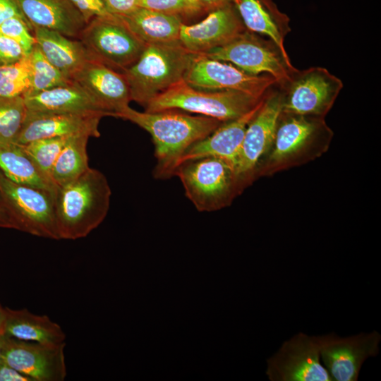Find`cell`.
<instances>
[{"label":"cell","mask_w":381,"mask_h":381,"mask_svg":"<svg viewBox=\"0 0 381 381\" xmlns=\"http://www.w3.org/2000/svg\"><path fill=\"white\" fill-rule=\"evenodd\" d=\"M26 112L23 97H0V142L16 143Z\"/></svg>","instance_id":"cell-30"},{"label":"cell","mask_w":381,"mask_h":381,"mask_svg":"<svg viewBox=\"0 0 381 381\" xmlns=\"http://www.w3.org/2000/svg\"><path fill=\"white\" fill-rule=\"evenodd\" d=\"M272 87L266 93L260 108L246 128L235 169L238 179L250 174L260 157L274 143L282 111V102L279 87L277 90H271Z\"/></svg>","instance_id":"cell-14"},{"label":"cell","mask_w":381,"mask_h":381,"mask_svg":"<svg viewBox=\"0 0 381 381\" xmlns=\"http://www.w3.org/2000/svg\"><path fill=\"white\" fill-rule=\"evenodd\" d=\"M12 17L25 18L14 0H0V25Z\"/></svg>","instance_id":"cell-38"},{"label":"cell","mask_w":381,"mask_h":381,"mask_svg":"<svg viewBox=\"0 0 381 381\" xmlns=\"http://www.w3.org/2000/svg\"><path fill=\"white\" fill-rule=\"evenodd\" d=\"M30 79L29 55L16 63L0 65V97H24L30 88Z\"/></svg>","instance_id":"cell-29"},{"label":"cell","mask_w":381,"mask_h":381,"mask_svg":"<svg viewBox=\"0 0 381 381\" xmlns=\"http://www.w3.org/2000/svg\"><path fill=\"white\" fill-rule=\"evenodd\" d=\"M82 15L85 23L97 16H108L110 13L102 0H70Z\"/></svg>","instance_id":"cell-35"},{"label":"cell","mask_w":381,"mask_h":381,"mask_svg":"<svg viewBox=\"0 0 381 381\" xmlns=\"http://www.w3.org/2000/svg\"><path fill=\"white\" fill-rule=\"evenodd\" d=\"M111 197L105 175L90 167L75 181L58 187L54 213L59 239L86 237L105 219Z\"/></svg>","instance_id":"cell-2"},{"label":"cell","mask_w":381,"mask_h":381,"mask_svg":"<svg viewBox=\"0 0 381 381\" xmlns=\"http://www.w3.org/2000/svg\"><path fill=\"white\" fill-rule=\"evenodd\" d=\"M202 54L229 62L253 75H269L276 80L277 85L284 84L295 68L272 41L247 30L227 44Z\"/></svg>","instance_id":"cell-9"},{"label":"cell","mask_w":381,"mask_h":381,"mask_svg":"<svg viewBox=\"0 0 381 381\" xmlns=\"http://www.w3.org/2000/svg\"><path fill=\"white\" fill-rule=\"evenodd\" d=\"M0 195L14 229L59 240L54 213V193L16 183L0 171Z\"/></svg>","instance_id":"cell-6"},{"label":"cell","mask_w":381,"mask_h":381,"mask_svg":"<svg viewBox=\"0 0 381 381\" xmlns=\"http://www.w3.org/2000/svg\"><path fill=\"white\" fill-rule=\"evenodd\" d=\"M116 16L146 44L179 42L181 17L141 7Z\"/></svg>","instance_id":"cell-24"},{"label":"cell","mask_w":381,"mask_h":381,"mask_svg":"<svg viewBox=\"0 0 381 381\" xmlns=\"http://www.w3.org/2000/svg\"><path fill=\"white\" fill-rule=\"evenodd\" d=\"M190 5L198 12H201V9L197 2V0H187Z\"/></svg>","instance_id":"cell-42"},{"label":"cell","mask_w":381,"mask_h":381,"mask_svg":"<svg viewBox=\"0 0 381 381\" xmlns=\"http://www.w3.org/2000/svg\"><path fill=\"white\" fill-rule=\"evenodd\" d=\"M277 86L282 95V113L306 116L325 113L343 88V83L327 69L313 66L294 68L289 79Z\"/></svg>","instance_id":"cell-8"},{"label":"cell","mask_w":381,"mask_h":381,"mask_svg":"<svg viewBox=\"0 0 381 381\" xmlns=\"http://www.w3.org/2000/svg\"><path fill=\"white\" fill-rule=\"evenodd\" d=\"M78 40L92 59L121 73L138 59L147 45L113 14L91 19Z\"/></svg>","instance_id":"cell-5"},{"label":"cell","mask_w":381,"mask_h":381,"mask_svg":"<svg viewBox=\"0 0 381 381\" xmlns=\"http://www.w3.org/2000/svg\"><path fill=\"white\" fill-rule=\"evenodd\" d=\"M264 97L244 115L223 122L210 135L191 145L181 158L178 167L187 161L214 157L226 162L235 171L246 128L260 108Z\"/></svg>","instance_id":"cell-18"},{"label":"cell","mask_w":381,"mask_h":381,"mask_svg":"<svg viewBox=\"0 0 381 381\" xmlns=\"http://www.w3.org/2000/svg\"><path fill=\"white\" fill-rule=\"evenodd\" d=\"M29 56L31 65L30 85L24 97L66 85L72 81L46 59L37 44Z\"/></svg>","instance_id":"cell-28"},{"label":"cell","mask_w":381,"mask_h":381,"mask_svg":"<svg viewBox=\"0 0 381 381\" xmlns=\"http://www.w3.org/2000/svg\"><path fill=\"white\" fill-rule=\"evenodd\" d=\"M6 336L0 333V361L1 360Z\"/></svg>","instance_id":"cell-41"},{"label":"cell","mask_w":381,"mask_h":381,"mask_svg":"<svg viewBox=\"0 0 381 381\" xmlns=\"http://www.w3.org/2000/svg\"><path fill=\"white\" fill-rule=\"evenodd\" d=\"M107 11L116 16L130 13L139 6V0H102Z\"/></svg>","instance_id":"cell-36"},{"label":"cell","mask_w":381,"mask_h":381,"mask_svg":"<svg viewBox=\"0 0 381 381\" xmlns=\"http://www.w3.org/2000/svg\"><path fill=\"white\" fill-rule=\"evenodd\" d=\"M2 334L11 338L42 344H61L66 334L47 315L33 314L27 309L4 308Z\"/></svg>","instance_id":"cell-23"},{"label":"cell","mask_w":381,"mask_h":381,"mask_svg":"<svg viewBox=\"0 0 381 381\" xmlns=\"http://www.w3.org/2000/svg\"><path fill=\"white\" fill-rule=\"evenodd\" d=\"M246 30L231 2L208 12L205 18L195 24L183 23L179 41L190 52L205 54L227 44Z\"/></svg>","instance_id":"cell-15"},{"label":"cell","mask_w":381,"mask_h":381,"mask_svg":"<svg viewBox=\"0 0 381 381\" xmlns=\"http://www.w3.org/2000/svg\"><path fill=\"white\" fill-rule=\"evenodd\" d=\"M263 97L236 90H198L182 80L152 99L145 111L182 110L226 122L253 109Z\"/></svg>","instance_id":"cell-4"},{"label":"cell","mask_w":381,"mask_h":381,"mask_svg":"<svg viewBox=\"0 0 381 381\" xmlns=\"http://www.w3.org/2000/svg\"><path fill=\"white\" fill-rule=\"evenodd\" d=\"M104 116L102 114H40L27 111L16 143L25 145L39 139L76 134L98 138L99 121Z\"/></svg>","instance_id":"cell-17"},{"label":"cell","mask_w":381,"mask_h":381,"mask_svg":"<svg viewBox=\"0 0 381 381\" xmlns=\"http://www.w3.org/2000/svg\"><path fill=\"white\" fill-rule=\"evenodd\" d=\"M65 346V342L42 344L6 336L1 359L33 381H63Z\"/></svg>","instance_id":"cell-13"},{"label":"cell","mask_w":381,"mask_h":381,"mask_svg":"<svg viewBox=\"0 0 381 381\" xmlns=\"http://www.w3.org/2000/svg\"><path fill=\"white\" fill-rule=\"evenodd\" d=\"M0 381H33V380L12 368L1 359L0 361Z\"/></svg>","instance_id":"cell-37"},{"label":"cell","mask_w":381,"mask_h":381,"mask_svg":"<svg viewBox=\"0 0 381 381\" xmlns=\"http://www.w3.org/2000/svg\"><path fill=\"white\" fill-rule=\"evenodd\" d=\"M114 117L130 121L150 134L156 158L153 175L157 179L174 176L186 151L223 123L214 118L192 116L175 109L141 112L129 106Z\"/></svg>","instance_id":"cell-1"},{"label":"cell","mask_w":381,"mask_h":381,"mask_svg":"<svg viewBox=\"0 0 381 381\" xmlns=\"http://www.w3.org/2000/svg\"><path fill=\"white\" fill-rule=\"evenodd\" d=\"M271 381H332L320 363L318 337L299 332L285 341L267 361Z\"/></svg>","instance_id":"cell-11"},{"label":"cell","mask_w":381,"mask_h":381,"mask_svg":"<svg viewBox=\"0 0 381 381\" xmlns=\"http://www.w3.org/2000/svg\"><path fill=\"white\" fill-rule=\"evenodd\" d=\"M320 357L332 380L356 381L363 362L379 353V332L340 337L334 333L318 336Z\"/></svg>","instance_id":"cell-12"},{"label":"cell","mask_w":381,"mask_h":381,"mask_svg":"<svg viewBox=\"0 0 381 381\" xmlns=\"http://www.w3.org/2000/svg\"><path fill=\"white\" fill-rule=\"evenodd\" d=\"M33 30L28 22L22 17H12L4 20L0 25V33L18 42L23 49L27 56L30 55L37 42Z\"/></svg>","instance_id":"cell-32"},{"label":"cell","mask_w":381,"mask_h":381,"mask_svg":"<svg viewBox=\"0 0 381 381\" xmlns=\"http://www.w3.org/2000/svg\"><path fill=\"white\" fill-rule=\"evenodd\" d=\"M70 136L39 139L23 145L40 171L52 183L53 167Z\"/></svg>","instance_id":"cell-31"},{"label":"cell","mask_w":381,"mask_h":381,"mask_svg":"<svg viewBox=\"0 0 381 381\" xmlns=\"http://www.w3.org/2000/svg\"><path fill=\"white\" fill-rule=\"evenodd\" d=\"M72 80L85 89L109 116H114L128 107L131 101L123 73L96 59H88Z\"/></svg>","instance_id":"cell-16"},{"label":"cell","mask_w":381,"mask_h":381,"mask_svg":"<svg viewBox=\"0 0 381 381\" xmlns=\"http://www.w3.org/2000/svg\"><path fill=\"white\" fill-rule=\"evenodd\" d=\"M27 111L40 114H102L109 116L76 82L24 97Z\"/></svg>","instance_id":"cell-21"},{"label":"cell","mask_w":381,"mask_h":381,"mask_svg":"<svg viewBox=\"0 0 381 381\" xmlns=\"http://www.w3.org/2000/svg\"><path fill=\"white\" fill-rule=\"evenodd\" d=\"M87 134L71 135L60 152L52 169V180L56 188L71 183L89 168Z\"/></svg>","instance_id":"cell-26"},{"label":"cell","mask_w":381,"mask_h":381,"mask_svg":"<svg viewBox=\"0 0 381 381\" xmlns=\"http://www.w3.org/2000/svg\"><path fill=\"white\" fill-rule=\"evenodd\" d=\"M291 116L277 124L274 148L270 158L282 160L301 149L313 135L317 125L305 116L289 114Z\"/></svg>","instance_id":"cell-27"},{"label":"cell","mask_w":381,"mask_h":381,"mask_svg":"<svg viewBox=\"0 0 381 381\" xmlns=\"http://www.w3.org/2000/svg\"><path fill=\"white\" fill-rule=\"evenodd\" d=\"M246 29L267 37L291 64L285 49L284 39L291 30L289 18L273 0H231Z\"/></svg>","instance_id":"cell-19"},{"label":"cell","mask_w":381,"mask_h":381,"mask_svg":"<svg viewBox=\"0 0 381 381\" xmlns=\"http://www.w3.org/2000/svg\"><path fill=\"white\" fill-rule=\"evenodd\" d=\"M197 2L202 11L210 12L231 3V0H197Z\"/></svg>","instance_id":"cell-39"},{"label":"cell","mask_w":381,"mask_h":381,"mask_svg":"<svg viewBox=\"0 0 381 381\" xmlns=\"http://www.w3.org/2000/svg\"><path fill=\"white\" fill-rule=\"evenodd\" d=\"M26 56L18 42L0 33V65L16 63Z\"/></svg>","instance_id":"cell-34"},{"label":"cell","mask_w":381,"mask_h":381,"mask_svg":"<svg viewBox=\"0 0 381 381\" xmlns=\"http://www.w3.org/2000/svg\"><path fill=\"white\" fill-rule=\"evenodd\" d=\"M189 85L203 90H236L262 98L277 84L269 75H253L231 64L195 54L183 76Z\"/></svg>","instance_id":"cell-10"},{"label":"cell","mask_w":381,"mask_h":381,"mask_svg":"<svg viewBox=\"0 0 381 381\" xmlns=\"http://www.w3.org/2000/svg\"><path fill=\"white\" fill-rule=\"evenodd\" d=\"M174 176L179 178L186 196L200 212L221 207L238 180L234 169L214 157L185 162L176 168Z\"/></svg>","instance_id":"cell-7"},{"label":"cell","mask_w":381,"mask_h":381,"mask_svg":"<svg viewBox=\"0 0 381 381\" xmlns=\"http://www.w3.org/2000/svg\"><path fill=\"white\" fill-rule=\"evenodd\" d=\"M194 56L180 41L147 44L138 59L123 72L131 100L145 107L155 97L183 80Z\"/></svg>","instance_id":"cell-3"},{"label":"cell","mask_w":381,"mask_h":381,"mask_svg":"<svg viewBox=\"0 0 381 381\" xmlns=\"http://www.w3.org/2000/svg\"><path fill=\"white\" fill-rule=\"evenodd\" d=\"M0 171L16 183L56 193V187L40 171L23 145L0 142Z\"/></svg>","instance_id":"cell-25"},{"label":"cell","mask_w":381,"mask_h":381,"mask_svg":"<svg viewBox=\"0 0 381 381\" xmlns=\"http://www.w3.org/2000/svg\"><path fill=\"white\" fill-rule=\"evenodd\" d=\"M4 318V308L0 304V333H2V326Z\"/></svg>","instance_id":"cell-43"},{"label":"cell","mask_w":381,"mask_h":381,"mask_svg":"<svg viewBox=\"0 0 381 381\" xmlns=\"http://www.w3.org/2000/svg\"><path fill=\"white\" fill-rule=\"evenodd\" d=\"M139 6L181 18L198 13L187 0H139Z\"/></svg>","instance_id":"cell-33"},{"label":"cell","mask_w":381,"mask_h":381,"mask_svg":"<svg viewBox=\"0 0 381 381\" xmlns=\"http://www.w3.org/2000/svg\"><path fill=\"white\" fill-rule=\"evenodd\" d=\"M0 228L13 229V222L5 207L0 195Z\"/></svg>","instance_id":"cell-40"},{"label":"cell","mask_w":381,"mask_h":381,"mask_svg":"<svg viewBox=\"0 0 381 381\" xmlns=\"http://www.w3.org/2000/svg\"><path fill=\"white\" fill-rule=\"evenodd\" d=\"M33 32L46 59L69 80H72L75 73L92 59L78 40L43 28H33Z\"/></svg>","instance_id":"cell-22"},{"label":"cell","mask_w":381,"mask_h":381,"mask_svg":"<svg viewBox=\"0 0 381 381\" xmlns=\"http://www.w3.org/2000/svg\"><path fill=\"white\" fill-rule=\"evenodd\" d=\"M32 28L55 30L77 38L86 25L70 0H14Z\"/></svg>","instance_id":"cell-20"}]
</instances>
